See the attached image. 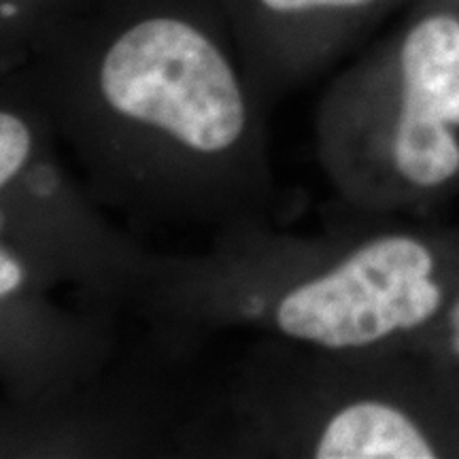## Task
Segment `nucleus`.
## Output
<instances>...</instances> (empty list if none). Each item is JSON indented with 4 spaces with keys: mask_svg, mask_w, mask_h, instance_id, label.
Segmentation results:
<instances>
[{
    "mask_svg": "<svg viewBox=\"0 0 459 459\" xmlns=\"http://www.w3.org/2000/svg\"><path fill=\"white\" fill-rule=\"evenodd\" d=\"M26 287V260L17 255L15 247L3 243L0 249V298L9 300Z\"/></svg>",
    "mask_w": 459,
    "mask_h": 459,
    "instance_id": "6e6552de",
    "label": "nucleus"
},
{
    "mask_svg": "<svg viewBox=\"0 0 459 459\" xmlns=\"http://www.w3.org/2000/svg\"><path fill=\"white\" fill-rule=\"evenodd\" d=\"M445 3H446V4H451V7L455 9L457 13H459V0H445Z\"/></svg>",
    "mask_w": 459,
    "mask_h": 459,
    "instance_id": "9d476101",
    "label": "nucleus"
},
{
    "mask_svg": "<svg viewBox=\"0 0 459 459\" xmlns=\"http://www.w3.org/2000/svg\"><path fill=\"white\" fill-rule=\"evenodd\" d=\"M302 455L317 459H432L445 455L429 417L394 394L341 395L307 421Z\"/></svg>",
    "mask_w": 459,
    "mask_h": 459,
    "instance_id": "39448f33",
    "label": "nucleus"
},
{
    "mask_svg": "<svg viewBox=\"0 0 459 459\" xmlns=\"http://www.w3.org/2000/svg\"><path fill=\"white\" fill-rule=\"evenodd\" d=\"M328 124H387L375 152L415 194L459 179V13L419 0L395 37L353 66L325 105Z\"/></svg>",
    "mask_w": 459,
    "mask_h": 459,
    "instance_id": "7ed1b4c3",
    "label": "nucleus"
},
{
    "mask_svg": "<svg viewBox=\"0 0 459 459\" xmlns=\"http://www.w3.org/2000/svg\"><path fill=\"white\" fill-rule=\"evenodd\" d=\"M37 152L34 130L26 113L13 105L0 111V189L9 187L28 169Z\"/></svg>",
    "mask_w": 459,
    "mask_h": 459,
    "instance_id": "0eeeda50",
    "label": "nucleus"
},
{
    "mask_svg": "<svg viewBox=\"0 0 459 459\" xmlns=\"http://www.w3.org/2000/svg\"><path fill=\"white\" fill-rule=\"evenodd\" d=\"M443 254L411 232H383L273 291L240 302L287 341L324 353H364L438 324L451 302Z\"/></svg>",
    "mask_w": 459,
    "mask_h": 459,
    "instance_id": "f03ea898",
    "label": "nucleus"
},
{
    "mask_svg": "<svg viewBox=\"0 0 459 459\" xmlns=\"http://www.w3.org/2000/svg\"><path fill=\"white\" fill-rule=\"evenodd\" d=\"M73 0H0L4 60L26 62L45 28L66 11Z\"/></svg>",
    "mask_w": 459,
    "mask_h": 459,
    "instance_id": "423d86ee",
    "label": "nucleus"
},
{
    "mask_svg": "<svg viewBox=\"0 0 459 459\" xmlns=\"http://www.w3.org/2000/svg\"><path fill=\"white\" fill-rule=\"evenodd\" d=\"M28 60L117 203L228 220L266 198L260 96L223 0H73Z\"/></svg>",
    "mask_w": 459,
    "mask_h": 459,
    "instance_id": "f257e3e1",
    "label": "nucleus"
},
{
    "mask_svg": "<svg viewBox=\"0 0 459 459\" xmlns=\"http://www.w3.org/2000/svg\"><path fill=\"white\" fill-rule=\"evenodd\" d=\"M402 0H223L257 96L334 62Z\"/></svg>",
    "mask_w": 459,
    "mask_h": 459,
    "instance_id": "20e7f679",
    "label": "nucleus"
},
{
    "mask_svg": "<svg viewBox=\"0 0 459 459\" xmlns=\"http://www.w3.org/2000/svg\"><path fill=\"white\" fill-rule=\"evenodd\" d=\"M440 332H443V344L451 359L459 366V290L453 294L449 307L440 317Z\"/></svg>",
    "mask_w": 459,
    "mask_h": 459,
    "instance_id": "1a4fd4ad",
    "label": "nucleus"
}]
</instances>
